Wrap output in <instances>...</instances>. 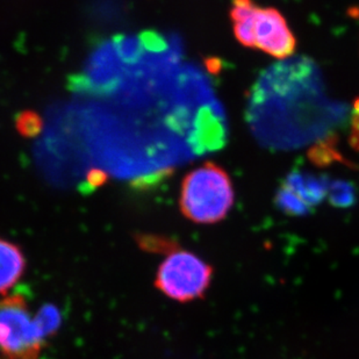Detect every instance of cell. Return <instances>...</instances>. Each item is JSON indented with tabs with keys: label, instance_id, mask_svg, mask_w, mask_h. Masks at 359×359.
Masks as SVG:
<instances>
[{
	"label": "cell",
	"instance_id": "cell-3",
	"mask_svg": "<svg viewBox=\"0 0 359 359\" xmlns=\"http://www.w3.org/2000/svg\"><path fill=\"white\" fill-rule=\"evenodd\" d=\"M54 327L34 314L20 293L0 298V359H41Z\"/></svg>",
	"mask_w": 359,
	"mask_h": 359
},
{
	"label": "cell",
	"instance_id": "cell-7",
	"mask_svg": "<svg viewBox=\"0 0 359 359\" xmlns=\"http://www.w3.org/2000/svg\"><path fill=\"white\" fill-rule=\"evenodd\" d=\"M349 143L353 150L359 151V98L353 102L351 120H350Z\"/></svg>",
	"mask_w": 359,
	"mask_h": 359
},
{
	"label": "cell",
	"instance_id": "cell-8",
	"mask_svg": "<svg viewBox=\"0 0 359 359\" xmlns=\"http://www.w3.org/2000/svg\"><path fill=\"white\" fill-rule=\"evenodd\" d=\"M109 180V176L102 170L92 169L86 175V180L91 187H102Z\"/></svg>",
	"mask_w": 359,
	"mask_h": 359
},
{
	"label": "cell",
	"instance_id": "cell-2",
	"mask_svg": "<svg viewBox=\"0 0 359 359\" xmlns=\"http://www.w3.org/2000/svg\"><path fill=\"white\" fill-rule=\"evenodd\" d=\"M231 177L217 163L206 162L184 177L180 187V212L198 224L224 220L234 206Z\"/></svg>",
	"mask_w": 359,
	"mask_h": 359
},
{
	"label": "cell",
	"instance_id": "cell-6",
	"mask_svg": "<svg viewBox=\"0 0 359 359\" xmlns=\"http://www.w3.org/2000/svg\"><path fill=\"white\" fill-rule=\"evenodd\" d=\"M15 127L21 136L33 139L40 134L43 128V122L38 113L34 111H24L17 116Z\"/></svg>",
	"mask_w": 359,
	"mask_h": 359
},
{
	"label": "cell",
	"instance_id": "cell-4",
	"mask_svg": "<svg viewBox=\"0 0 359 359\" xmlns=\"http://www.w3.org/2000/svg\"><path fill=\"white\" fill-rule=\"evenodd\" d=\"M213 272V268L197 255L175 249L158 266L155 286L175 302H196L208 291Z\"/></svg>",
	"mask_w": 359,
	"mask_h": 359
},
{
	"label": "cell",
	"instance_id": "cell-5",
	"mask_svg": "<svg viewBox=\"0 0 359 359\" xmlns=\"http://www.w3.org/2000/svg\"><path fill=\"white\" fill-rule=\"evenodd\" d=\"M26 271V257L20 247L0 238V295L8 294Z\"/></svg>",
	"mask_w": 359,
	"mask_h": 359
},
{
	"label": "cell",
	"instance_id": "cell-1",
	"mask_svg": "<svg viewBox=\"0 0 359 359\" xmlns=\"http://www.w3.org/2000/svg\"><path fill=\"white\" fill-rule=\"evenodd\" d=\"M233 33L238 43L283 60L294 54L297 40L280 11L254 0H231Z\"/></svg>",
	"mask_w": 359,
	"mask_h": 359
}]
</instances>
